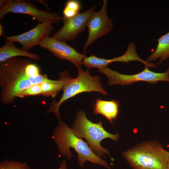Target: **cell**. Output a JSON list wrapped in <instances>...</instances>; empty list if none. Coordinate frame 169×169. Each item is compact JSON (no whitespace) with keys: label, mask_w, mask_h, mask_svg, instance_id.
Returning a JSON list of instances; mask_svg holds the SVG:
<instances>
[{"label":"cell","mask_w":169,"mask_h":169,"mask_svg":"<svg viewBox=\"0 0 169 169\" xmlns=\"http://www.w3.org/2000/svg\"><path fill=\"white\" fill-rule=\"evenodd\" d=\"M3 27L1 24H0V35L3 36Z\"/></svg>","instance_id":"cb8c5ba5"},{"label":"cell","mask_w":169,"mask_h":169,"mask_svg":"<svg viewBox=\"0 0 169 169\" xmlns=\"http://www.w3.org/2000/svg\"><path fill=\"white\" fill-rule=\"evenodd\" d=\"M0 169H30L25 163L10 160L7 159L0 162Z\"/></svg>","instance_id":"ac0fdd59"},{"label":"cell","mask_w":169,"mask_h":169,"mask_svg":"<svg viewBox=\"0 0 169 169\" xmlns=\"http://www.w3.org/2000/svg\"><path fill=\"white\" fill-rule=\"evenodd\" d=\"M95 6L75 17L67 20H63V26L52 37L56 40L65 42L74 39L80 33L83 31L87 26L88 19L94 12Z\"/></svg>","instance_id":"8fae6325"},{"label":"cell","mask_w":169,"mask_h":169,"mask_svg":"<svg viewBox=\"0 0 169 169\" xmlns=\"http://www.w3.org/2000/svg\"><path fill=\"white\" fill-rule=\"evenodd\" d=\"M59 79L54 80L49 79L41 84L42 95L44 96H51L54 98L62 89L64 83V77L60 73Z\"/></svg>","instance_id":"9a60e30c"},{"label":"cell","mask_w":169,"mask_h":169,"mask_svg":"<svg viewBox=\"0 0 169 169\" xmlns=\"http://www.w3.org/2000/svg\"><path fill=\"white\" fill-rule=\"evenodd\" d=\"M38 45L47 50L61 60L69 61L77 67H80L83 59L86 56L78 53L66 42L59 41L49 36H45L41 39Z\"/></svg>","instance_id":"9c48e42d"},{"label":"cell","mask_w":169,"mask_h":169,"mask_svg":"<svg viewBox=\"0 0 169 169\" xmlns=\"http://www.w3.org/2000/svg\"><path fill=\"white\" fill-rule=\"evenodd\" d=\"M167 169H169V158L168 160L167 164Z\"/></svg>","instance_id":"d4e9b609"},{"label":"cell","mask_w":169,"mask_h":169,"mask_svg":"<svg viewBox=\"0 0 169 169\" xmlns=\"http://www.w3.org/2000/svg\"><path fill=\"white\" fill-rule=\"evenodd\" d=\"M42 95L41 84L32 85L31 86L23 91L18 97L23 98L30 95Z\"/></svg>","instance_id":"d6986e66"},{"label":"cell","mask_w":169,"mask_h":169,"mask_svg":"<svg viewBox=\"0 0 169 169\" xmlns=\"http://www.w3.org/2000/svg\"><path fill=\"white\" fill-rule=\"evenodd\" d=\"M107 0L103 2L102 7L98 12H94L88 19L87 26L88 36L83 46L84 53L88 47L99 38L107 34L113 28L111 19L108 16L107 11Z\"/></svg>","instance_id":"ba28073f"},{"label":"cell","mask_w":169,"mask_h":169,"mask_svg":"<svg viewBox=\"0 0 169 169\" xmlns=\"http://www.w3.org/2000/svg\"><path fill=\"white\" fill-rule=\"evenodd\" d=\"M26 75L28 77H32L40 74L39 67L36 64L29 61L25 69Z\"/></svg>","instance_id":"ffe728a7"},{"label":"cell","mask_w":169,"mask_h":169,"mask_svg":"<svg viewBox=\"0 0 169 169\" xmlns=\"http://www.w3.org/2000/svg\"><path fill=\"white\" fill-rule=\"evenodd\" d=\"M99 72L104 74L108 79V84L112 85L119 84L126 85L137 81H145L156 84L158 81L169 82V67L164 73H157L150 70L145 67L141 72L132 75H126L113 70L109 68L98 69Z\"/></svg>","instance_id":"52a82bcc"},{"label":"cell","mask_w":169,"mask_h":169,"mask_svg":"<svg viewBox=\"0 0 169 169\" xmlns=\"http://www.w3.org/2000/svg\"><path fill=\"white\" fill-rule=\"evenodd\" d=\"M9 13L30 15L39 23L51 20L54 23L57 24L63 19V16L55 13H49L39 10L29 0H0V20Z\"/></svg>","instance_id":"8992f818"},{"label":"cell","mask_w":169,"mask_h":169,"mask_svg":"<svg viewBox=\"0 0 169 169\" xmlns=\"http://www.w3.org/2000/svg\"><path fill=\"white\" fill-rule=\"evenodd\" d=\"M6 41V43L0 48V63L9 58L19 56L36 60L40 59L38 55L17 48L13 41Z\"/></svg>","instance_id":"4fadbf2b"},{"label":"cell","mask_w":169,"mask_h":169,"mask_svg":"<svg viewBox=\"0 0 169 169\" xmlns=\"http://www.w3.org/2000/svg\"><path fill=\"white\" fill-rule=\"evenodd\" d=\"M36 2H39L42 4L43 5H44V6L45 7L47 8V9L49 11L50 10V9L49 8V6L47 4V1L46 0H36Z\"/></svg>","instance_id":"603a6c76"},{"label":"cell","mask_w":169,"mask_h":169,"mask_svg":"<svg viewBox=\"0 0 169 169\" xmlns=\"http://www.w3.org/2000/svg\"><path fill=\"white\" fill-rule=\"evenodd\" d=\"M28 79L33 85L41 84L49 79L46 75H43L41 74L38 75L28 77Z\"/></svg>","instance_id":"44dd1931"},{"label":"cell","mask_w":169,"mask_h":169,"mask_svg":"<svg viewBox=\"0 0 169 169\" xmlns=\"http://www.w3.org/2000/svg\"><path fill=\"white\" fill-rule=\"evenodd\" d=\"M119 103V102L116 100L107 101L98 99L94 105L93 114L104 116L112 124L118 114Z\"/></svg>","instance_id":"7c38bea8"},{"label":"cell","mask_w":169,"mask_h":169,"mask_svg":"<svg viewBox=\"0 0 169 169\" xmlns=\"http://www.w3.org/2000/svg\"><path fill=\"white\" fill-rule=\"evenodd\" d=\"M30 60L12 57L0 63V100L9 104L15 98L33 84L26 75L25 69Z\"/></svg>","instance_id":"6da1fadb"},{"label":"cell","mask_w":169,"mask_h":169,"mask_svg":"<svg viewBox=\"0 0 169 169\" xmlns=\"http://www.w3.org/2000/svg\"><path fill=\"white\" fill-rule=\"evenodd\" d=\"M111 63V59L99 58L94 54L86 57L82 61V64L87 68L88 70L91 68L104 69L107 67L108 65Z\"/></svg>","instance_id":"2e32d148"},{"label":"cell","mask_w":169,"mask_h":169,"mask_svg":"<svg viewBox=\"0 0 169 169\" xmlns=\"http://www.w3.org/2000/svg\"><path fill=\"white\" fill-rule=\"evenodd\" d=\"M52 138L58 146L59 154L68 159H71L73 156L70 148L74 149L78 154L77 161L80 166L83 167L86 161H89L110 169L105 160L95 154L87 143L75 135L71 128L61 120L54 130Z\"/></svg>","instance_id":"7a4b0ae2"},{"label":"cell","mask_w":169,"mask_h":169,"mask_svg":"<svg viewBox=\"0 0 169 169\" xmlns=\"http://www.w3.org/2000/svg\"><path fill=\"white\" fill-rule=\"evenodd\" d=\"M81 8L80 2L77 0H70L67 1L63 11V20L72 18L79 13Z\"/></svg>","instance_id":"e0dca14e"},{"label":"cell","mask_w":169,"mask_h":169,"mask_svg":"<svg viewBox=\"0 0 169 169\" xmlns=\"http://www.w3.org/2000/svg\"><path fill=\"white\" fill-rule=\"evenodd\" d=\"M70 128L77 136L84 138L91 150L100 158L105 154L110 155L108 150L101 145V141L109 138L117 141L119 138L118 133L112 134L105 130L101 120L98 123L90 121L86 117L85 112L82 110L77 113L74 124Z\"/></svg>","instance_id":"5b68a950"},{"label":"cell","mask_w":169,"mask_h":169,"mask_svg":"<svg viewBox=\"0 0 169 169\" xmlns=\"http://www.w3.org/2000/svg\"><path fill=\"white\" fill-rule=\"evenodd\" d=\"M133 169H167L169 152L158 142H143L122 153Z\"/></svg>","instance_id":"277c9868"},{"label":"cell","mask_w":169,"mask_h":169,"mask_svg":"<svg viewBox=\"0 0 169 169\" xmlns=\"http://www.w3.org/2000/svg\"><path fill=\"white\" fill-rule=\"evenodd\" d=\"M67 167L65 160H62L60 162V166L58 169H67Z\"/></svg>","instance_id":"7402d4cb"},{"label":"cell","mask_w":169,"mask_h":169,"mask_svg":"<svg viewBox=\"0 0 169 169\" xmlns=\"http://www.w3.org/2000/svg\"><path fill=\"white\" fill-rule=\"evenodd\" d=\"M78 76L72 78L66 70L61 72L64 80L62 89L63 95L59 100L56 102L53 100L46 113H54L59 120L61 116L59 108L65 100L82 92H97L102 95H106L107 92L102 86L100 77L97 76L91 75L89 70L84 71L81 67L78 68Z\"/></svg>","instance_id":"3957f363"},{"label":"cell","mask_w":169,"mask_h":169,"mask_svg":"<svg viewBox=\"0 0 169 169\" xmlns=\"http://www.w3.org/2000/svg\"><path fill=\"white\" fill-rule=\"evenodd\" d=\"M54 23L51 20L38 23L31 30L18 35L7 36L6 40L20 43L22 45V49L28 51L34 46L38 45L44 36H49L51 35L54 29Z\"/></svg>","instance_id":"30bf717a"},{"label":"cell","mask_w":169,"mask_h":169,"mask_svg":"<svg viewBox=\"0 0 169 169\" xmlns=\"http://www.w3.org/2000/svg\"><path fill=\"white\" fill-rule=\"evenodd\" d=\"M156 48L147 58L149 62L159 58V62L162 63L169 57V32L158 39Z\"/></svg>","instance_id":"5bb4252c"}]
</instances>
